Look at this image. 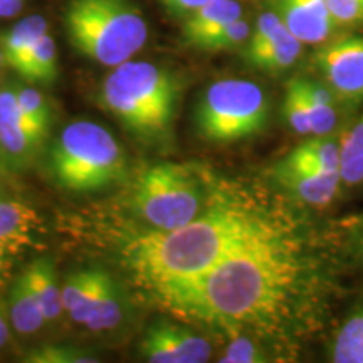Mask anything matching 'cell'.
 <instances>
[{
  "mask_svg": "<svg viewBox=\"0 0 363 363\" xmlns=\"http://www.w3.org/2000/svg\"><path fill=\"white\" fill-rule=\"evenodd\" d=\"M303 276L293 240L267 220L169 305L227 330L269 328L294 303Z\"/></svg>",
  "mask_w": 363,
  "mask_h": 363,
  "instance_id": "obj_1",
  "label": "cell"
},
{
  "mask_svg": "<svg viewBox=\"0 0 363 363\" xmlns=\"http://www.w3.org/2000/svg\"><path fill=\"white\" fill-rule=\"evenodd\" d=\"M266 222L242 203H212L187 224L135 238L125 247V262L143 288L169 303Z\"/></svg>",
  "mask_w": 363,
  "mask_h": 363,
  "instance_id": "obj_2",
  "label": "cell"
},
{
  "mask_svg": "<svg viewBox=\"0 0 363 363\" xmlns=\"http://www.w3.org/2000/svg\"><path fill=\"white\" fill-rule=\"evenodd\" d=\"M103 106L142 138L165 135L175 116L179 84L170 71L147 61L113 67L99 91Z\"/></svg>",
  "mask_w": 363,
  "mask_h": 363,
  "instance_id": "obj_3",
  "label": "cell"
},
{
  "mask_svg": "<svg viewBox=\"0 0 363 363\" xmlns=\"http://www.w3.org/2000/svg\"><path fill=\"white\" fill-rule=\"evenodd\" d=\"M65 29L76 51L106 67L130 61L148 39V24L133 0H67Z\"/></svg>",
  "mask_w": 363,
  "mask_h": 363,
  "instance_id": "obj_4",
  "label": "cell"
},
{
  "mask_svg": "<svg viewBox=\"0 0 363 363\" xmlns=\"http://www.w3.org/2000/svg\"><path fill=\"white\" fill-rule=\"evenodd\" d=\"M49 170L59 187L71 192L103 190L126 177V155L116 138L94 121L67 125L49 155Z\"/></svg>",
  "mask_w": 363,
  "mask_h": 363,
  "instance_id": "obj_5",
  "label": "cell"
},
{
  "mask_svg": "<svg viewBox=\"0 0 363 363\" xmlns=\"http://www.w3.org/2000/svg\"><path fill=\"white\" fill-rule=\"evenodd\" d=\"M211 206L202 179L184 163L150 165L131 189V208L148 227L147 233L187 224Z\"/></svg>",
  "mask_w": 363,
  "mask_h": 363,
  "instance_id": "obj_6",
  "label": "cell"
},
{
  "mask_svg": "<svg viewBox=\"0 0 363 363\" xmlns=\"http://www.w3.org/2000/svg\"><path fill=\"white\" fill-rule=\"evenodd\" d=\"M267 98L259 84L246 79L212 83L195 110V126L212 143H234L264 128Z\"/></svg>",
  "mask_w": 363,
  "mask_h": 363,
  "instance_id": "obj_7",
  "label": "cell"
},
{
  "mask_svg": "<svg viewBox=\"0 0 363 363\" xmlns=\"http://www.w3.org/2000/svg\"><path fill=\"white\" fill-rule=\"evenodd\" d=\"M313 65L335 96L347 103L363 99V35H343L323 43Z\"/></svg>",
  "mask_w": 363,
  "mask_h": 363,
  "instance_id": "obj_8",
  "label": "cell"
},
{
  "mask_svg": "<svg viewBox=\"0 0 363 363\" xmlns=\"http://www.w3.org/2000/svg\"><path fill=\"white\" fill-rule=\"evenodd\" d=\"M140 353L152 363H203L212 355L211 343L184 326L158 321L140 343Z\"/></svg>",
  "mask_w": 363,
  "mask_h": 363,
  "instance_id": "obj_9",
  "label": "cell"
},
{
  "mask_svg": "<svg viewBox=\"0 0 363 363\" xmlns=\"http://www.w3.org/2000/svg\"><path fill=\"white\" fill-rule=\"evenodd\" d=\"M271 9L303 44H323L337 27L328 0H271Z\"/></svg>",
  "mask_w": 363,
  "mask_h": 363,
  "instance_id": "obj_10",
  "label": "cell"
},
{
  "mask_svg": "<svg viewBox=\"0 0 363 363\" xmlns=\"http://www.w3.org/2000/svg\"><path fill=\"white\" fill-rule=\"evenodd\" d=\"M40 227L43 220L33 207L0 199V264L33 247Z\"/></svg>",
  "mask_w": 363,
  "mask_h": 363,
  "instance_id": "obj_11",
  "label": "cell"
},
{
  "mask_svg": "<svg viewBox=\"0 0 363 363\" xmlns=\"http://www.w3.org/2000/svg\"><path fill=\"white\" fill-rule=\"evenodd\" d=\"M274 177L283 187L291 192L294 197L308 206L323 207L337 197L342 177L333 172H321L311 169H299L278 163L274 169Z\"/></svg>",
  "mask_w": 363,
  "mask_h": 363,
  "instance_id": "obj_12",
  "label": "cell"
},
{
  "mask_svg": "<svg viewBox=\"0 0 363 363\" xmlns=\"http://www.w3.org/2000/svg\"><path fill=\"white\" fill-rule=\"evenodd\" d=\"M242 17V7L238 0H207L203 6L185 17L182 38L192 48H206L208 40L222 33L230 22Z\"/></svg>",
  "mask_w": 363,
  "mask_h": 363,
  "instance_id": "obj_13",
  "label": "cell"
},
{
  "mask_svg": "<svg viewBox=\"0 0 363 363\" xmlns=\"http://www.w3.org/2000/svg\"><path fill=\"white\" fill-rule=\"evenodd\" d=\"M301 40L281 26L269 38L259 40L256 44H246L244 57L256 69L264 72H281L296 65L303 52Z\"/></svg>",
  "mask_w": 363,
  "mask_h": 363,
  "instance_id": "obj_14",
  "label": "cell"
},
{
  "mask_svg": "<svg viewBox=\"0 0 363 363\" xmlns=\"http://www.w3.org/2000/svg\"><path fill=\"white\" fill-rule=\"evenodd\" d=\"M106 272L101 269H81L66 279L62 286V310L76 323H86L93 311Z\"/></svg>",
  "mask_w": 363,
  "mask_h": 363,
  "instance_id": "obj_15",
  "label": "cell"
},
{
  "mask_svg": "<svg viewBox=\"0 0 363 363\" xmlns=\"http://www.w3.org/2000/svg\"><path fill=\"white\" fill-rule=\"evenodd\" d=\"M281 163L299 169L340 174V140H335L330 135H313L311 140L293 148Z\"/></svg>",
  "mask_w": 363,
  "mask_h": 363,
  "instance_id": "obj_16",
  "label": "cell"
},
{
  "mask_svg": "<svg viewBox=\"0 0 363 363\" xmlns=\"http://www.w3.org/2000/svg\"><path fill=\"white\" fill-rule=\"evenodd\" d=\"M27 278H29L30 288L38 299L40 310H43L44 320H57L62 311V286L59 284L56 266L49 257L30 262L26 267Z\"/></svg>",
  "mask_w": 363,
  "mask_h": 363,
  "instance_id": "obj_17",
  "label": "cell"
},
{
  "mask_svg": "<svg viewBox=\"0 0 363 363\" xmlns=\"http://www.w3.org/2000/svg\"><path fill=\"white\" fill-rule=\"evenodd\" d=\"M9 316L13 328L21 335L35 333L45 321L26 271L16 279L9 294Z\"/></svg>",
  "mask_w": 363,
  "mask_h": 363,
  "instance_id": "obj_18",
  "label": "cell"
},
{
  "mask_svg": "<svg viewBox=\"0 0 363 363\" xmlns=\"http://www.w3.org/2000/svg\"><path fill=\"white\" fill-rule=\"evenodd\" d=\"M296 81L303 98H305L313 135H330L337 125L335 94L331 93L328 86L318 83V81L306 78H296Z\"/></svg>",
  "mask_w": 363,
  "mask_h": 363,
  "instance_id": "obj_19",
  "label": "cell"
},
{
  "mask_svg": "<svg viewBox=\"0 0 363 363\" xmlns=\"http://www.w3.org/2000/svg\"><path fill=\"white\" fill-rule=\"evenodd\" d=\"M13 71L30 83H52L57 76V45L52 35L45 33L17 62Z\"/></svg>",
  "mask_w": 363,
  "mask_h": 363,
  "instance_id": "obj_20",
  "label": "cell"
},
{
  "mask_svg": "<svg viewBox=\"0 0 363 363\" xmlns=\"http://www.w3.org/2000/svg\"><path fill=\"white\" fill-rule=\"evenodd\" d=\"M45 33H48V22L39 13H34V16H29L21 22H17L0 39L6 65H9L13 69L17 62L33 49V45Z\"/></svg>",
  "mask_w": 363,
  "mask_h": 363,
  "instance_id": "obj_21",
  "label": "cell"
},
{
  "mask_svg": "<svg viewBox=\"0 0 363 363\" xmlns=\"http://www.w3.org/2000/svg\"><path fill=\"white\" fill-rule=\"evenodd\" d=\"M125 316V301L120 286L106 272L104 276L101 291L96 299L93 311L86 320V326L91 331L111 330L121 323Z\"/></svg>",
  "mask_w": 363,
  "mask_h": 363,
  "instance_id": "obj_22",
  "label": "cell"
},
{
  "mask_svg": "<svg viewBox=\"0 0 363 363\" xmlns=\"http://www.w3.org/2000/svg\"><path fill=\"white\" fill-rule=\"evenodd\" d=\"M340 177L348 187L363 184V115L340 140Z\"/></svg>",
  "mask_w": 363,
  "mask_h": 363,
  "instance_id": "obj_23",
  "label": "cell"
},
{
  "mask_svg": "<svg viewBox=\"0 0 363 363\" xmlns=\"http://www.w3.org/2000/svg\"><path fill=\"white\" fill-rule=\"evenodd\" d=\"M330 357L335 363H363V310L353 313L340 326Z\"/></svg>",
  "mask_w": 363,
  "mask_h": 363,
  "instance_id": "obj_24",
  "label": "cell"
},
{
  "mask_svg": "<svg viewBox=\"0 0 363 363\" xmlns=\"http://www.w3.org/2000/svg\"><path fill=\"white\" fill-rule=\"evenodd\" d=\"M40 143L34 135L0 115V153L16 163H27Z\"/></svg>",
  "mask_w": 363,
  "mask_h": 363,
  "instance_id": "obj_25",
  "label": "cell"
},
{
  "mask_svg": "<svg viewBox=\"0 0 363 363\" xmlns=\"http://www.w3.org/2000/svg\"><path fill=\"white\" fill-rule=\"evenodd\" d=\"M283 115L291 130L298 135H313L310 115H308L305 98H303L296 78L289 79L286 84Z\"/></svg>",
  "mask_w": 363,
  "mask_h": 363,
  "instance_id": "obj_26",
  "label": "cell"
},
{
  "mask_svg": "<svg viewBox=\"0 0 363 363\" xmlns=\"http://www.w3.org/2000/svg\"><path fill=\"white\" fill-rule=\"evenodd\" d=\"M13 91H16L17 101L26 115L29 116V120L44 135H48L49 126H51V111H49V104L45 101L44 94L30 86H17Z\"/></svg>",
  "mask_w": 363,
  "mask_h": 363,
  "instance_id": "obj_27",
  "label": "cell"
},
{
  "mask_svg": "<svg viewBox=\"0 0 363 363\" xmlns=\"http://www.w3.org/2000/svg\"><path fill=\"white\" fill-rule=\"evenodd\" d=\"M269 360L271 357L262 350L259 343L242 337V335L230 340L225 352L219 358V362L222 363H261Z\"/></svg>",
  "mask_w": 363,
  "mask_h": 363,
  "instance_id": "obj_28",
  "label": "cell"
},
{
  "mask_svg": "<svg viewBox=\"0 0 363 363\" xmlns=\"http://www.w3.org/2000/svg\"><path fill=\"white\" fill-rule=\"evenodd\" d=\"M251 26L240 17V19L230 22L222 33L216 35L214 39L208 40L206 48L202 51L208 52H220V51H230V49L239 48V45H246L249 35H251Z\"/></svg>",
  "mask_w": 363,
  "mask_h": 363,
  "instance_id": "obj_29",
  "label": "cell"
},
{
  "mask_svg": "<svg viewBox=\"0 0 363 363\" xmlns=\"http://www.w3.org/2000/svg\"><path fill=\"white\" fill-rule=\"evenodd\" d=\"M0 115L7 118V120H11L12 123H16L17 126H21V128H24L26 131H29V133L34 135L40 143L44 142L45 135L29 120V116H27L24 110H22L19 101H17L13 88H6L0 91Z\"/></svg>",
  "mask_w": 363,
  "mask_h": 363,
  "instance_id": "obj_30",
  "label": "cell"
},
{
  "mask_svg": "<svg viewBox=\"0 0 363 363\" xmlns=\"http://www.w3.org/2000/svg\"><path fill=\"white\" fill-rule=\"evenodd\" d=\"M27 362L35 363H91L98 362L88 353L69 347H44L27 357Z\"/></svg>",
  "mask_w": 363,
  "mask_h": 363,
  "instance_id": "obj_31",
  "label": "cell"
},
{
  "mask_svg": "<svg viewBox=\"0 0 363 363\" xmlns=\"http://www.w3.org/2000/svg\"><path fill=\"white\" fill-rule=\"evenodd\" d=\"M328 6L337 26H363V0H328Z\"/></svg>",
  "mask_w": 363,
  "mask_h": 363,
  "instance_id": "obj_32",
  "label": "cell"
},
{
  "mask_svg": "<svg viewBox=\"0 0 363 363\" xmlns=\"http://www.w3.org/2000/svg\"><path fill=\"white\" fill-rule=\"evenodd\" d=\"M163 7L167 9L170 13H174L177 17H187L194 11H197L199 7L203 6L207 0H160Z\"/></svg>",
  "mask_w": 363,
  "mask_h": 363,
  "instance_id": "obj_33",
  "label": "cell"
},
{
  "mask_svg": "<svg viewBox=\"0 0 363 363\" xmlns=\"http://www.w3.org/2000/svg\"><path fill=\"white\" fill-rule=\"evenodd\" d=\"M24 0H0V19L16 17L22 11Z\"/></svg>",
  "mask_w": 363,
  "mask_h": 363,
  "instance_id": "obj_34",
  "label": "cell"
},
{
  "mask_svg": "<svg viewBox=\"0 0 363 363\" xmlns=\"http://www.w3.org/2000/svg\"><path fill=\"white\" fill-rule=\"evenodd\" d=\"M9 338V328L6 321V308H4L2 301H0V348L7 343Z\"/></svg>",
  "mask_w": 363,
  "mask_h": 363,
  "instance_id": "obj_35",
  "label": "cell"
},
{
  "mask_svg": "<svg viewBox=\"0 0 363 363\" xmlns=\"http://www.w3.org/2000/svg\"><path fill=\"white\" fill-rule=\"evenodd\" d=\"M2 65H6V59H4V52H2V45H0V67Z\"/></svg>",
  "mask_w": 363,
  "mask_h": 363,
  "instance_id": "obj_36",
  "label": "cell"
},
{
  "mask_svg": "<svg viewBox=\"0 0 363 363\" xmlns=\"http://www.w3.org/2000/svg\"><path fill=\"white\" fill-rule=\"evenodd\" d=\"M4 169H6V163H4V155L0 153V172H4Z\"/></svg>",
  "mask_w": 363,
  "mask_h": 363,
  "instance_id": "obj_37",
  "label": "cell"
}]
</instances>
